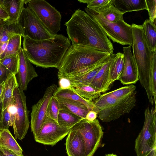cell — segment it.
Listing matches in <instances>:
<instances>
[{"instance_id":"obj_1","label":"cell","mask_w":156,"mask_h":156,"mask_svg":"<svg viewBox=\"0 0 156 156\" xmlns=\"http://www.w3.org/2000/svg\"><path fill=\"white\" fill-rule=\"evenodd\" d=\"M68 39L72 44L80 45L113 54L112 44L95 20L87 12L76 10L65 24Z\"/></svg>"},{"instance_id":"obj_48","label":"cell","mask_w":156,"mask_h":156,"mask_svg":"<svg viewBox=\"0 0 156 156\" xmlns=\"http://www.w3.org/2000/svg\"><path fill=\"white\" fill-rule=\"evenodd\" d=\"M2 7L1 3L0 2V8Z\"/></svg>"},{"instance_id":"obj_49","label":"cell","mask_w":156,"mask_h":156,"mask_svg":"<svg viewBox=\"0 0 156 156\" xmlns=\"http://www.w3.org/2000/svg\"><path fill=\"white\" fill-rule=\"evenodd\" d=\"M0 156H1V154H0Z\"/></svg>"},{"instance_id":"obj_23","label":"cell","mask_w":156,"mask_h":156,"mask_svg":"<svg viewBox=\"0 0 156 156\" xmlns=\"http://www.w3.org/2000/svg\"><path fill=\"white\" fill-rule=\"evenodd\" d=\"M57 99L59 102L60 108L66 110L82 119H85L88 112L91 110L85 105L78 102L63 99Z\"/></svg>"},{"instance_id":"obj_45","label":"cell","mask_w":156,"mask_h":156,"mask_svg":"<svg viewBox=\"0 0 156 156\" xmlns=\"http://www.w3.org/2000/svg\"><path fill=\"white\" fill-rule=\"evenodd\" d=\"M3 109V104L1 101H0V124L2 118V113Z\"/></svg>"},{"instance_id":"obj_28","label":"cell","mask_w":156,"mask_h":156,"mask_svg":"<svg viewBox=\"0 0 156 156\" xmlns=\"http://www.w3.org/2000/svg\"><path fill=\"white\" fill-rule=\"evenodd\" d=\"M144 37L148 47L152 52L156 51V23L149 19L146 20L142 24Z\"/></svg>"},{"instance_id":"obj_9","label":"cell","mask_w":156,"mask_h":156,"mask_svg":"<svg viewBox=\"0 0 156 156\" xmlns=\"http://www.w3.org/2000/svg\"><path fill=\"white\" fill-rule=\"evenodd\" d=\"M83 137L86 156H93L100 145L104 133L98 120L89 121L83 119L73 127Z\"/></svg>"},{"instance_id":"obj_30","label":"cell","mask_w":156,"mask_h":156,"mask_svg":"<svg viewBox=\"0 0 156 156\" xmlns=\"http://www.w3.org/2000/svg\"><path fill=\"white\" fill-rule=\"evenodd\" d=\"M22 36L16 34L8 41L4 52L0 55V59L5 56L14 54H19L21 47Z\"/></svg>"},{"instance_id":"obj_4","label":"cell","mask_w":156,"mask_h":156,"mask_svg":"<svg viewBox=\"0 0 156 156\" xmlns=\"http://www.w3.org/2000/svg\"><path fill=\"white\" fill-rule=\"evenodd\" d=\"M108 53L80 45H71L58 68V77L75 73L109 57Z\"/></svg>"},{"instance_id":"obj_3","label":"cell","mask_w":156,"mask_h":156,"mask_svg":"<svg viewBox=\"0 0 156 156\" xmlns=\"http://www.w3.org/2000/svg\"><path fill=\"white\" fill-rule=\"evenodd\" d=\"M132 46L133 56L137 66L139 80L144 88L149 100L152 105L156 104L151 94V64L154 52L149 49L146 41L142 25L133 24Z\"/></svg>"},{"instance_id":"obj_42","label":"cell","mask_w":156,"mask_h":156,"mask_svg":"<svg viewBox=\"0 0 156 156\" xmlns=\"http://www.w3.org/2000/svg\"><path fill=\"white\" fill-rule=\"evenodd\" d=\"M98 113L93 110L89 111L87 114L85 119L89 121H93L96 119Z\"/></svg>"},{"instance_id":"obj_11","label":"cell","mask_w":156,"mask_h":156,"mask_svg":"<svg viewBox=\"0 0 156 156\" xmlns=\"http://www.w3.org/2000/svg\"><path fill=\"white\" fill-rule=\"evenodd\" d=\"M23 91L17 87L13 92L16 112L12 126L15 139L20 140L24 138L29 126V111L26 105V97Z\"/></svg>"},{"instance_id":"obj_26","label":"cell","mask_w":156,"mask_h":156,"mask_svg":"<svg viewBox=\"0 0 156 156\" xmlns=\"http://www.w3.org/2000/svg\"><path fill=\"white\" fill-rule=\"evenodd\" d=\"M16 34L23 36L22 29L17 22L10 24L0 23V45Z\"/></svg>"},{"instance_id":"obj_41","label":"cell","mask_w":156,"mask_h":156,"mask_svg":"<svg viewBox=\"0 0 156 156\" xmlns=\"http://www.w3.org/2000/svg\"><path fill=\"white\" fill-rule=\"evenodd\" d=\"M0 153L1 156H19L12 151L0 147Z\"/></svg>"},{"instance_id":"obj_16","label":"cell","mask_w":156,"mask_h":156,"mask_svg":"<svg viewBox=\"0 0 156 156\" xmlns=\"http://www.w3.org/2000/svg\"><path fill=\"white\" fill-rule=\"evenodd\" d=\"M109 57L75 73L62 77L67 78L73 84L89 85L102 66L107 61Z\"/></svg>"},{"instance_id":"obj_35","label":"cell","mask_w":156,"mask_h":156,"mask_svg":"<svg viewBox=\"0 0 156 156\" xmlns=\"http://www.w3.org/2000/svg\"><path fill=\"white\" fill-rule=\"evenodd\" d=\"M60 109V105L58 99L53 95L48 106L46 114L47 117L57 122Z\"/></svg>"},{"instance_id":"obj_8","label":"cell","mask_w":156,"mask_h":156,"mask_svg":"<svg viewBox=\"0 0 156 156\" xmlns=\"http://www.w3.org/2000/svg\"><path fill=\"white\" fill-rule=\"evenodd\" d=\"M28 7L53 36L60 30L61 16L55 8L44 0H30Z\"/></svg>"},{"instance_id":"obj_10","label":"cell","mask_w":156,"mask_h":156,"mask_svg":"<svg viewBox=\"0 0 156 156\" xmlns=\"http://www.w3.org/2000/svg\"><path fill=\"white\" fill-rule=\"evenodd\" d=\"M17 22L22 29L23 37L40 40L51 38L54 36L27 6L24 8Z\"/></svg>"},{"instance_id":"obj_12","label":"cell","mask_w":156,"mask_h":156,"mask_svg":"<svg viewBox=\"0 0 156 156\" xmlns=\"http://www.w3.org/2000/svg\"><path fill=\"white\" fill-rule=\"evenodd\" d=\"M57 87L55 84L48 87L46 89L43 97L32 107L30 127L34 137L38 133L47 118L48 106Z\"/></svg>"},{"instance_id":"obj_13","label":"cell","mask_w":156,"mask_h":156,"mask_svg":"<svg viewBox=\"0 0 156 156\" xmlns=\"http://www.w3.org/2000/svg\"><path fill=\"white\" fill-rule=\"evenodd\" d=\"M70 130L47 117L39 132L34 137V140L39 143L53 146L67 135Z\"/></svg>"},{"instance_id":"obj_22","label":"cell","mask_w":156,"mask_h":156,"mask_svg":"<svg viewBox=\"0 0 156 156\" xmlns=\"http://www.w3.org/2000/svg\"><path fill=\"white\" fill-rule=\"evenodd\" d=\"M113 5L123 14L128 12L147 9L145 0H112Z\"/></svg>"},{"instance_id":"obj_36","label":"cell","mask_w":156,"mask_h":156,"mask_svg":"<svg viewBox=\"0 0 156 156\" xmlns=\"http://www.w3.org/2000/svg\"><path fill=\"white\" fill-rule=\"evenodd\" d=\"M151 88L152 95L156 101V51L153 54L151 71Z\"/></svg>"},{"instance_id":"obj_24","label":"cell","mask_w":156,"mask_h":156,"mask_svg":"<svg viewBox=\"0 0 156 156\" xmlns=\"http://www.w3.org/2000/svg\"><path fill=\"white\" fill-rule=\"evenodd\" d=\"M0 147L12 151L19 156H24L22 149L8 129H0Z\"/></svg>"},{"instance_id":"obj_15","label":"cell","mask_w":156,"mask_h":156,"mask_svg":"<svg viewBox=\"0 0 156 156\" xmlns=\"http://www.w3.org/2000/svg\"><path fill=\"white\" fill-rule=\"evenodd\" d=\"M18 55L19 64L17 80L19 88L24 91L27 90L29 83L38 75L32 63L26 57L22 47Z\"/></svg>"},{"instance_id":"obj_19","label":"cell","mask_w":156,"mask_h":156,"mask_svg":"<svg viewBox=\"0 0 156 156\" xmlns=\"http://www.w3.org/2000/svg\"><path fill=\"white\" fill-rule=\"evenodd\" d=\"M0 2L9 17L8 20L2 22L10 24L17 22L24 8V0H0Z\"/></svg>"},{"instance_id":"obj_7","label":"cell","mask_w":156,"mask_h":156,"mask_svg":"<svg viewBox=\"0 0 156 156\" xmlns=\"http://www.w3.org/2000/svg\"><path fill=\"white\" fill-rule=\"evenodd\" d=\"M143 128L135 141V150L137 156H145L149 152L156 149V107L144 111Z\"/></svg>"},{"instance_id":"obj_37","label":"cell","mask_w":156,"mask_h":156,"mask_svg":"<svg viewBox=\"0 0 156 156\" xmlns=\"http://www.w3.org/2000/svg\"><path fill=\"white\" fill-rule=\"evenodd\" d=\"M12 126L10 114L7 108L2 111L0 124V129H8L9 127Z\"/></svg>"},{"instance_id":"obj_38","label":"cell","mask_w":156,"mask_h":156,"mask_svg":"<svg viewBox=\"0 0 156 156\" xmlns=\"http://www.w3.org/2000/svg\"><path fill=\"white\" fill-rule=\"evenodd\" d=\"M148 12L149 20L152 22L156 23V0H145Z\"/></svg>"},{"instance_id":"obj_18","label":"cell","mask_w":156,"mask_h":156,"mask_svg":"<svg viewBox=\"0 0 156 156\" xmlns=\"http://www.w3.org/2000/svg\"><path fill=\"white\" fill-rule=\"evenodd\" d=\"M110 61V55L107 61L102 66L89 85L98 90L101 93H105L108 90L111 84L109 78Z\"/></svg>"},{"instance_id":"obj_40","label":"cell","mask_w":156,"mask_h":156,"mask_svg":"<svg viewBox=\"0 0 156 156\" xmlns=\"http://www.w3.org/2000/svg\"><path fill=\"white\" fill-rule=\"evenodd\" d=\"M59 79V87L58 88L61 89H70L71 87V83L67 78L64 77H58Z\"/></svg>"},{"instance_id":"obj_32","label":"cell","mask_w":156,"mask_h":156,"mask_svg":"<svg viewBox=\"0 0 156 156\" xmlns=\"http://www.w3.org/2000/svg\"><path fill=\"white\" fill-rule=\"evenodd\" d=\"M98 13L110 22L117 23L124 20L123 14L117 10L113 4Z\"/></svg>"},{"instance_id":"obj_20","label":"cell","mask_w":156,"mask_h":156,"mask_svg":"<svg viewBox=\"0 0 156 156\" xmlns=\"http://www.w3.org/2000/svg\"><path fill=\"white\" fill-rule=\"evenodd\" d=\"M17 87H18L17 78L15 75L12 74L8 77L3 84L0 97V101H2L3 104L2 111L14 103L13 92Z\"/></svg>"},{"instance_id":"obj_29","label":"cell","mask_w":156,"mask_h":156,"mask_svg":"<svg viewBox=\"0 0 156 156\" xmlns=\"http://www.w3.org/2000/svg\"><path fill=\"white\" fill-rule=\"evenodd\" d=\"M83 119L66 110L60 108L57 122L61 126L70 129L75 124Z\"/></svg>"},{"instance_id":"obj_44","label":"cell","mask_w":156,"mask_h":156,"mask_svg":"<svg viewBox=\"0 0 156 156\" xmlns=\"http://www.w3.org/2000/svg\"><path fill=\"white\" fill-rule=\"evenodd\" d=\"M156 149L149 152L145 156H156Z\"/></svg>"},{"instance_id":"obj_2","label":"cell","mask_w":156,"mask_h":156,"mask_svg":"<svg viewBox=\"0 0 156 156\" xmlns=\"http://www.w3.org/2000/svg\"><path fill=\"white\" fill-rule=\"evenodd\" d=\"M23 37V48L27 59L37 67L44 68L58 69L71 45L68 38L61 34L40 40Z\"/></svg>"},{"instance_id":"obj_5","label":"cell","mask_w":156,"mask_h":156,"mask_svg":"<svg viewBox=\"0 0 156 156\" xmlns=\"http://www.w3.org/2000/svg\"><path fill=\"white\" fill-rule=\"evenodd\" d=\"M136 92L135 91L125 98L119 99L112 98L106 93L101 95L93 101L98 110V118L102 122H108L129 113L136 105Z\"/></svg>"},{"instance_id":"obj_33","label":"cell","mask_w":156,"mask_h":156,"mask_svg":"<svg viewBox=\"0 0 156 156\" xmlns=\"http://www.w3.org/2000/svg\"><path fill=\"white\" fill-rule=\"evenodd\" d=\"M80 3L87 4V8L97 12L113 4L112 0H78Z\"/></svg>"},{"instance_id":"obj_17","label":"cell","mask_w":156,"mask_h":156,"mask_svg":"<svg viewBox=\"0 0 156 156\" xmlns=\"http://www.w3.org/2000/svg\"><path fill=\"white\" fill-rule=\"evenodd\" d=\"M66 138V146L68 156H86L85 148L82 135L72 127Z\"/></svg>"},{"instance_id":"obj_39","label":"cell","mask_w":156,"mask_h":156,"mask_svg":"<svg viewBox=\"0 0 156 156\" xmlns=\"http://www.w3.org/2000/svg\"><path fill=\"white\" fill-rule=\"evenodd\" d=\"M12 73L0 62V85L3 84Z\"/></svg>"},{"instance_id":"obj_27","label":"cell","mask_w":156,"mask_h":156,"mask_svg":"<svg viewBox=\"0 0 156 156\" xmlns=\"http://www.w3.org/2000/svg\"><path fill=\"white\" fill-rule=\"evenodd\" d=\"M70 89L79 96L87 101H93L101 95V92L89 85L71 83Z\"/></svg>"},{"instance_id":"obj_14","label":"cell","mask_w":156,"mask_h":156,"mask_svg":"<svg viewBox=\"0 0 156 156\" xmlns=\"http://www.w3.org/2000/svg\"><path fill=\"white\" fill-rule=\"evenodd\" d=\"M124 66L123 71L118 79L123 85L135 83L139 80L136 65L131 50V46L123 47Z\"/></svg>"},{"instance_id":"obj_43","label":"cell","mask_w":156,"mask_h":156,"mask_svg":"<svg viewBox=\"0 0 156 156\" xmlns=\"http://www.w3.org/2000/svg\"><path fill=\"white\" fill-rule=\"evenodd\" d=\"M9 19V16L5 10L2 7H0V23L6 21L8 20Z\"/></svg>"},{"instance_id":"obj_47","label":"cell","mask_w":156,"mask_h":156,"mask_svg":"<svg viewBox=\"0 0 156 156\" xmlns=\"http://www.w3.org/2000/svg\"><path fill=\"white\" fill-rule=\"evenodd\" d=\"M105 156H117L116 154L113 153L111 154H107L105 155Z\"/></svg>"},{"instance_id":"obj_34","label":"cell","mask_w":156,"mask_h":156,"mask_svg":"<svg viewBox=\"0 0 156 156\" xmlns=\"http://www.w3.org/2000/svg\"><path fill=\"white\" fill-rule=\"evenodd\" d=\"M136 87L133 84H130L106 93L109 96L116 99L125 98L136 91Z\"/></svg>"},{"instance_id":"obj_21","label":"cell","mask_w":156,"mask_h":156,"mask_svg":"<svg viewBox=\"0 0 156 156\" xmlns=\"http://www.w3.org/2000/svg\"><path fill=\"white\" fill-rule=\"evenodd\" d=\"M53 96L58 99H63L78 102L86 106L98 114V110L95 106L93 101L86 100L76 93L70 89H61L57 87Z\"/></svg>"},{"instance_id":"obj_6","label":"cell","mask_w":156,"mask_h":156,"mask_svg":"<svg viewBox=\"0 0 156 156\" xmlns=\"http://www.w3.org/2000/svg\"><path fill=\"white\" fill-rule=\"evenodd\" d=\"M85 10L113 42L132 46L133 39L131 25L124 20L117 23L110 22L101 15L92 10L86 7Z\"/></svg>"},{"instance_id":"obj_31","label":"cell","mask_w":156,"mask_h":156,"mask_svg":"<svg viewBox=\"0 0 156 156\" xmlns=\"http://www.w3.org/2000/svg\"><path fill=\"white\" fill-rule=\"evenodd\" d=\"M18 54L5 56L0 59V62L12 74L15 75L17 73L18 71L19 64Z\"/></svg>"},{"instance_id":"obj_46","label":"cell","mask_w":156,"mask_h":156,"mask_svg":"<svg viewBox=\"0 0 156 156\" xmlns=\"http://www.w3.org/2000/svg\"><path fill=\"white\" fill-rule=\"evenodd\" d=\"M3 84L0 85V97L1 96L2 94Z\"/></svg>"},{"instance_id":"obj_25","label":"cell","mask_w":156,"mask_h":156,"mask_svg":"<svg viewBox=\"0 0 156 156\" xmlns=\"http://www.w3.org/2000/svg\"><path fill=\"white\" fill-rule=\"evenodd\" d=\"M111 61L109 68V78L112 83L118 80L124 68L123 53L118 52L110 55Z\"/></svg>"}]
</instances>
